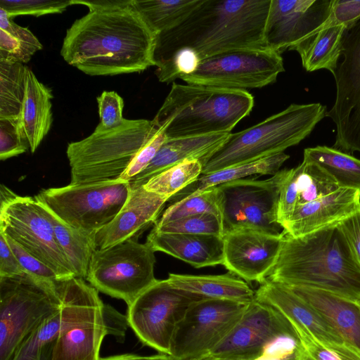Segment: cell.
<instances>
[{
	"instance_id": "cell-23",
	"label": "cell",
	"mask_w": 360,
	"mask_h": 360,
	"mask_svg": "<svg viewBox=\"0 0 360 360\" xmlns=\"http://www.w3.org/2000/svg\"><path fill=\"white\" fill-rule=\"evenodd\" d=\"M340 188L336 181L316 163L303 160L287 169L281 185L278 221L283 227L294 211Z\"/></svg>"
},
{
	"instance_id": "cell-52",
	"label": "cell",
	"mask_w": 360,
	"mask_h": 360,
	"mask_svg": "<svg viewBox=\"0 0 360 360\" xmlns=\"http://www.w3.org/2000/svg\"><path fill=\"white\" fill-rule=\"evenodd\" d=\"M154 357L153 356H141L133 354H124L108 357L100 358L99 360H152Z\"/></svg>"
},
{
	"instance_id": "cell-29",
	"label": "cell",
	"mask_w": 360,
	"mask_h": 360,
	"mask_svg": "<svg viewBox=\"0 0 360 360\" xmlns=\"http://www.w3.org/2000/svg\"><path fill=\"white\" fill-rule=\"evenodd\" d=\"M289 158L288 155L282 152L255 161L229 167L210 174H201L197 180L171 198L168 202L172 204L207 188L252 175L273 176L280 170L281 165Z\"/></svg>"
},
{
	"instance_id": "cell-10",
	"label": "cell",
	"mask_w": 360,
	"mask_h": 360,
	"mask_svg": "<svg viewBox=\"0 0 360 360\" xmlns=\"http://www.w3.org/2000/svg\"><path fill=\"white\" fill-rule=\"evenodd\" d=\"M155 264V251L150 245L131 238L97 249L86 280L98 292L122 300L129 306L157 281Z\"/></svg>"
},
{
	"instance_id": "cell-50",
	"label": "cell",
	"mask_w": 360,
	"mask_h": 360,
	"mask_svg": "<svg viewBox=\"0 0 360 360\" xmlns=\"http://www.w3.org/2000/svg\"><path fill=\"white\" fill-rule=\"evenodd\" d=\"M72 4L86 6L89 11L98 9H105L131 4L133 0H72Z\"/></svg>"
},
{
	"instance_id": "cell-26",
	"label": "cell",
	"mask_w": 360,
	"mask_h": 360,
	"mask_svg": "<svg viewBox=\"0 0 360 360\" xmlns=\"http://www.w3.org/2000/svg\"><path fill=\"white\" fill-rule=\"evenodd\" d=\"M289 288L318 311L360 354V302L316 288Z\"/></svg>"
},
{
	"instance_id": "cell-39",
	"label": "cell",
	"mask_w": 360,
	"mask_h": 360,
	"mask_svg": "<svg viewBox=\"0 0 360 360\" xmlns=\"http://www.w3.org/2000/svg\"><path fill=\"white\" fill-rule=\"evenodd\" d=\"M153 229L160 233L214 235L223 237L221 218L212 214L185 217L163 224H155Z\"/></svg>"
},
{
	"instance_id": "cell-12",
	"label": "cell",
	"mask_w": 360,
	"mask_h": 360,
	"mask_svg": "<svg viewBox=\"0 0 360 360\" xmlns=\"http://www.w3.org/2000/svg\"><path fill=\"white\" fill-rule=\"evenodd\" d=\"M284 71L280 53L266 49H242L202 60L193 72L179 79L191 84L245 90L274 83Z\"/></svg>"
},
{
	"instance_id": "cell-5",
	"label": "cell",
	"mask_w": 360,
	"mask_h": 360,
	"mask_svg": "<svg viewBox=\"0 0 360 360\" xmlns=\"http://www.w3.org/2000/svg\"><path fill=\"white\" fill-rule=\"evenodd\" d=\"M160 130L153 120L124 118L109 129L98 124L89 136L68 145L70 184L119 180Z\"/></svg>"
},
{
	"instance_id": "cell-36",
	"label": "cell",
	"mask_w": 360,
	"mask_h": 360,
	"mask_svg": "<svg viewBox=\"0 0 360 360\" xmlns=\"http://www.w3.org/2000/svg\"><path fill=\"white\" fill-rule=\"evenodd\" d=\"M60 320V309L20 344L11 360H53Z\"/></svg>"
},
{
	"instance_id": "cell-33",
	"label": "cell",
	"mask_w": 360,
	"mask_h": 360,
	"mask_svg": "<svg viewBox=\"0 0 360 360\" xmlns=\"http://www.w3.org/2000/svg\"><path fill=\"white\" fill-rule=\"evenodd\" d=\"M202 0H134V6L157 34L181 24Z\"/></svg>"
},
{
	"instance_id": "cell-49",
	"label": "cell",
	"mask_w": 360,
	"mask_h": 360,
	"mask_svg": "<svg viewBox=\"0 0 360 360\" xmlns=\"http://www.w3.org/2000/svg\"><path fill=\"white\" fill-rule=\"evenodd\" d=\"M104 313L108 335L123 339L129 326L127 317L108 304H105Z\"/></svg>"
},
{
	"instance_id": "cell-42",
	"label": "cell",
	"mask_w": 360,
	"mask_h": 360,
	"mask_svg": "<svg viewBox=\"0 0 360 360\" xmlns=\"http://www.w3.org/2000/svg\"><path fill=\"white\" fill-rule=\"evenodd\" d=\"M96 99L99 124L106 129L119 126L124 119L122 116L124 105L123 98L115 91H104Z\"/></svg>"
},
{
	"instance_id": "cell-21",
	"label": "cell",
	"mask_w": 360,
	"mask_h": 360,
	"mask_svg": "<svg viewBox=\"0 0 360 360\" xmlns=\"http://www.w3.org/2000/svg\"><path fill=\"white\" fill-rule=\"evenodd\" d=\"M168 198L146 190L131 189L129 197L116 217L95 235L97 249H104L131 239L157 218Z\"/></svg>"
},
{
	"instance_id": "cell-6",
	"label": "cell",
	"mask_w": 360,
	"mask_h": 360,
	"mask_svg": "<svg viewBox=\"0 0 360 360\" xmlns=\"http://www.w3.org/2000/svg\"><path fill=\"white\" fill-rule=\"evenodd\" d=\"M326 112L319 103H292L259 123L231 134L206 161L202 174L283 152L308 136Z\"/></svg>"
},
{
	"instance_id": "cell-16",
	"label": "cell",
	"mask_w": 360,
	"mask_h": 360,
	"mask_svg": "<svg viewBox=\"0 0 360 360\" xmlns=\"http://www.w3.org/2000/svg\"><path fill=\"white\" fill-rule=\"evenodd\" d=\"M288 338L299 339L290 323L255 299L219 344L191 360H258L276 342Z\"/></svg>"
},
{
	"instance_id": "cell-15",
	"label": "cell",
	"mask_w": 360,
	"mask_h": 360,
	"mask_svg": "<svg viewBox=\"0 0 360 360\" xmlns=\"http://www.w3.org/2000/svg\"><path fill=\"white\" fill-rule=\"evenodd\" d=\"M248 305L219 299L194 301L176 326L169 356L191 360L207 353L233 328Z\"/></svg>"
},
{
	"instance_id": "cell-43",
	"label": "cell",
	"mask_w": 360,
	"mask_h": 360,
	"mask_svg": "<svg viewBox=\"0 0 360 360\" xmlns=\"http://www.w3.org/2000/svg\"><path fill=\"white\" fill-rule=\"evenodd\" d=\"M5 236L13 252L26 273L44 281L53 283L60 281L55 272L48 266L26 252L11 238L6 235Z\"/></svg>"
},
{
	"instance_id": "cell-35",
	"label": "cell",
	"mask_w": 360,
	"mask_h": 360,
	"mask_svg": "<svg viewBox=\"0 0 360 360\" xmlns=\"http://www.w3.org/2000/svg\"><path fill=\"white\" fill-rule=\"evenodd\" d=\"M27 65L0 61V119H20L25 95Z\"/></svg>"
},
{
	"instance_id": "cell-13",
	"label": "cell",
	"mask_w": 360,
	"mask_h": 360,
	"mask_svg": "<svg viewBox=\"0 0 360 360\" xmlns=\"http://www.w3.org/2000/svg\"><path fill=\"white\" fill-rule=\"evenodd\" d=\"M0 231L52 269L60 281L75 277L58 243L47 209L34 197L18 195L1 210Z\"/></svg>"
},
{
	"instance_id": "cell-44",
	"label": "cell",
	"mask_w": 360,
	"mask_h": 360,
	"mask_svg": "<svg viewBox=\"0 0 360 360\" xmlns=\"http://www.w3.org/2000/svg\"><path fill=\"white\" fill-rule=\"evenodd\" d=\"M166 139L163 129L160 127L157 135L141 150L120 179L129 182L143 172L153 160Z\"/></svg>"
},
{
	"instance_id": "cell-31",
	"label": "cell",
	"mask_w": 360,
	"mask_h": 360,
	"mask_svg": "<svg viewBox=\"0 0 360 360\" xmlns=\"http://www.w3.org/2000/svg\"><path fill=\"white\" fill-rule=\"evenodd\" d=\"M47 210L58 243L72 266L75 277L86 279L91 257L97 250L96 234L72 228Z\"/></svg>"
},
{
	"instance_id": "cell-53",
	"label": "cell",
	"mask_w": 360,
	"mask_h": 360,
	"mask_svg": "<svg viewBox=\"0 0 360 360\" xmlns=\"http://www.w3.org/2000/svg\"><path fill=\"white\" fill-rule=\"evenodd\" d=\"M152 360H173L169 355L159 354L154 355Z\"/></svg>"
},
{
	"instance_id": "cell-38",
	"label": "cell",
	"mask_w": 360,
	"mask_h": 360,
	"mask_svg": "<svg viewBox=\"0 0 360 360\" xmlns=\"http://www.w3.org/2000/svg\"><path fill=\"white\" fill-rule=\"evenodd\" d=\"M212 214L221 218L217 186L171 204L155 224H163L182 217Z\"/></svg>"
},
{
	"instance_id": "cell-32",
	"label": "cell",
	"mask_w": 360,
	"mask_h": 360,
	"mask_svg": "<svg viewBox=\"0 0 360 360\" xmlns=\"http://www.w3.org/2000/svg\"><path fill=\"white\" fill-rule=\"evenodd\" d=\"M303 160L317 164L340 188L360 191V160L333 147L317 146L304 150Z\"/></svg>"
},
{
	"instance_id": "cell-18",
	"label": "cell",
	"mask_w": 360,
	"mask_h": 360,
	"mask_svg": "<svg viewBox=\"0 0 360 360\" xmlns=\"http://www.w3.org/2000/svg\"><path fill=\"white\" fill-rule=\"evenodd\" d=\"M334 0H271L264 32L265 49L295 51L330 19Z\"/></svg>"
},
{
	"instance_id": "cell-22",
	"label": "cell",
	"mask_w": 360,
	"mask_h": 360,
	"mask_svg": "<svg viewBox=\"0 0 360 360\" xmlns=\"http://www.w3.org/2000/svg\"><path fill=\"white\" fill-rule=\"evenodd\" d=\"M360 207V191L340 188L297 208L283 225L284 232L298 238L340 222Z\"/></svg>"
},
{
	"instance_id": "cell-19",
	"label": "cell",
	"mask_w": 360,
	"mask_h": 360,
	"mask_svg": "<svg viewBox=\"0 0 360 360\" xmlns=\"http://www.w3.org/2000/svg\"><path fill=\"white\" fill-rule=\"evenodd\" d=\"M255 299L279 312L295 331H304L326 349L344 360H360L331 325L292 289L266 279L255 291Z\"/></svg>"
},
{
	"instance_id": "cell-51",
	"label": "cell",
	"mask_w": 360,
	"mask_h": 360,
	"mask_svg": "<svg viewBox=\"0 0 360 360\" xmlns=\"http://www.w3.org/2000/svg\"><path fill=\"white\" fill-rule=\"evenodd\" d=\"M18 195L13 193L4 184L0 186V210L4 209L10 202L14 200Z\"/></svg>"
},
{
	"instance_id": "cell-30",
	"label": "cell",
	"mask_w": 360,
	"mask_h": 360,
	"mask_svg": "<svg viewBox=\"0 0 360 360\" xmlns=\"http://www.w3.org/2000/svg\"><path fill=\"white\" fill-rule=\"evenodd\" d=\"M347 27L330 20L314 36L295 49L308 72L326 69L334 75L342 55Z\"/></svg>"
},
{
	"instance_id": "cell-25",
	"label": "cell",
	"mask_w": 360,
	"mask_h": 360,
	"mask_svg": "<svg viewBox=\"0 0 360 360\" xmlns=\"http://www.w3.org/2000/svg\"><path fill=\"white\" fill-rule=\"evenodd\" d=\"M146 243L155 252H162L195 268L223 264V237L160 233L152 229Z\"/></svg>"
},
{
	"instance_id": "cell-9",
	"label": "cell",
	"mask_w": 360,
	"mask_h": 360,
	"mask_svg": "<svg viewBox=\"0 0 360 360\" xmlns=\"http://www.w3.org/2000/svg\"><path fill=\"white\" fill-rule=\"evenodd\" d=\"M130 191L119 179L43 189L34 198L65 224L96 234L116 217Z\"/></svg>"
},
{
	"instance_id": "cell-24",
	"label": "cell",
	"mask_w": 360,
	"mask_h": 360,
	"mask_svg": "<svg viewBox=\"0 0 360 360\" xmlns=\"http://www.w3.org/2000/svg\"><path fill=\"white\" fill-rule=\"evenodd\" d=\"M231 132L167 139L148 167L131 179V189L143 186L150 179L186 160H198L202 166L228 139Z\"/></svg>"
},
{
	"instance_id": "cell-14",
	"label": "cell",
	"mask_w": 360,
	"mask_h": 360,
	"mask_svg": "<svg viewBox=\"0 0 360 360\" xmlns=\"http://www.w3.org/2000/svg\"><path fill=\"white\" fill-rule=\"evenodd\" d=\"M195 295L157 280L127 306V320L139 340L160 354L169 355L176 326Z\"/></svg>"
},
{
	"instance_id": "cell-40",
	"label": "cell",
	"mask_w": 360,
	"mask_h": 360,
	"mask_svg": "<svg viewBox=\"0 0 360 360\" xmlns=\"http://www.w3.org/2000/svg\"><path fill=\"white\" fill-rule=\"evenodd\" d=\"M72 5V0H0V8L4 10L11 19L22 15L39 17L62 13Z\"/></svg>"
},
{
	"instance_id": "cell-8",
	"label": "cell",
	"mask_w": 360,
	"mask_h": 360,
	"mask_svg": "<svg viewBox=\"0 0 360 360\" xmlns=\"http://www.w3.org/2000/svg\"><path fill=\"white\" fill-rule=\"evenodd\" d=\"M56 283L27 273L0 277V360L61 307Z\"/></svg>"
},
{
	"instance_id": "cell-1",
	"label": "cell",
	"mask_w": 360,
	"mask_h": 360,
	"mask_svg": "<svg viewBox=\"0 0 360 360\" xmlns=\"http://www.w3.org/2000/svg\"><path fill=\"white\" fill-rule=\"evenodd\" d=\"M157 34L131 4L90 11L67 30L60 55L91 76L141 72L155 66Z\"/></svg>"
},
{
	"instance_id": "cell-45",
	"label": "cell",
	"mask_w": 360,
	"mask_h": 360,
	"mask_svg": "<svg viewBox=\"0 0 360 360\" xmlns=\"http://www.w3.org/2000/svg\"><path fill=\"white\" fill-rule=\"evenodd\" d=\"M330 20L347 30L360 20V0H334Z\"/></svg>"
},
{
	"instance_id": "cell-46",
	"label": "cell",
	"mask_w": 360,
	"mask_h": 360,
	"mask_svg": "<svg viewBox=\"0 0 360 360\" xmlns=\"http://www.w3.org/2000/svg\"><path fill=\"white\" fill-rule=\"evenodd\" d=\"M338 226L360 266V207L338 222Z\"/></svg>"
},
{
	"instance_id": "cell-47",
	"label": "cell",
	"mask_w": 360,
	"mask_h": 360,
	"mask_svg": "<svg viewBox=\"0 0 360 360\" xmlns=\"http://www.w3.org/2000/svg\"><path fill=\"white\" fill-rule=\"evenodd\" d=\"M301 345L300 360H344L304 331H296Z\"/></svg>"
},
{
	"instance_id": "cell-4",
	"label": "cell",
	"mask_w": 360,
	"mask_h": 360,
	"mask_svg": "<svg viewBox=\"0 0 360 360\" xmlns=\"http://www.w3.org/2000/svg\"><path fill=\"white\" fill-rule=\"evenodd\" d=\"M254 106L246 90L172 83L153 119L167 139L230 132Z\"/></svg>"
},
{
	"instance_id": "cell-27",
	"label": "cell",
	"mask_w": 360,
	"mask_h": 360,
	"mask_svg": "<svg viewBox=\"0 0 360 360\" xmlns=\"http://www.w3.org/2000/svg\"><path fill=\"white\" fill-rule=\"evenodd\" d=\"M51 90L27 66L25 95L20 124L31 153H34L51 129L53 122Z\"/></svg>"
},
{
	"instance_id": "cell-17",
	"label": "cell",
	"mask_w": 360,
	"mask_h": 360,
	"mask_svg": "<svg viewBox=\"0 0 360 360\" xmlns=\"http://www.w3.org/2000/svg\"><path fill=\"white\" fill-rule=\"evenodd\" d=\"M341 56L343 60L333 75L335 102L326 116L336 127L333 148L352 155L360 153V20L346 30Z\"/></svg>"
},
{
	"instance_id": "cell-11",
	"label": "cell",
	"mask_w": 360,
	"mask_h": 360,
	"mask_svg": "<svg viewBox=\"0 0 360 360\" xmlns=\"http://www.w3.org/2000/svg\"><path fill=\"white\" fill-rule=\"evenodd\" d=\"M285 171L264 180L240 179L217 186L223 236L240 229L283 233L278 207Z\"/></svg>"
},
{
	"instance_id": "cell-48",
	"label": "cell",
	"mask_w": 360,
	"mask_h": 360,
	"mask_svg": "<svg viewBox=\"0 0 360 360\" xmlns=\"http://www.w3.org/2000/svg\"><path fill=\"white\" fill-rule=\"evenodd\" d=\"M26 273L13 252L6 236L0 231V277H9Z\"/></svg>"
},
{
	"instance_id": "cell-28",
	"label": "cell",
	"mask_w": 360,
	"mask_h": 360,
	"mask_svg": "<svg viewBox=\"0 0 360 360\" xmlns=\"http://www.w3.org/2000/svg\"><path fill=\"white\" fill-rule=\"evenodd\" d=\"M167 281L174 288L200 300H227L245 304L255 300V292L250 286L231 273L200 276L170 273Z\"/></svg>"
},
{
	"instance_id": "cell-2",
	"label": "cell",
	"mask_w": 360,
	"mask_h": 360,
	"mask_svg": "<svg viewBox=\"0 0 360 360\" xmlns=\"http://www.w3.org/2000/svg\"><path fill=\"white\" fill-rule=\"evenodd\" d=\"M271 0H202L174 28L157 35L156 68L188 50L200 62L242 49H265L264 32Z\"/></svg>"
},
{
	"instance_id": "cell-37",
	"label": "cell",
	"mask_w": 360,
	"mask_h": 360,
	"mask_svg": "<svg viewBox=\"0 0 360 360\" xmlns=\"http://www.w3.org/2000/svg\"><path fill=\"white\" fill-rule=\"evenodd\" d=\"M202 168L198 160H186L155 176L143 188L169 200L197 180L202 174Z\"/></svg>"
},
{
	"instance_id": "cell-3",
	"label": "cell",
	"mask_w": 360,
	"mask_h": 360,
	"mask_svg": "<svg viewBox=\"0 0 360 360\" xmlns=\"http://www.w3.org/2000/svg\"><path fill=\"white\" fill-rule=\"evenodd\" d=\"M266 278L360 302V266L338 223L298 238L285 233L278 257Z\"/></svg>"
},
{
	"instance_id": "cell-20",
	"label": "cell",
	"mask_w": 360,
	"mask_h": 360,
	"mask_svg": "<svg viewBox=\"0 0 360 360\" xmlns=\"http://www.w3.org/2000/svg\"><path fill=\"white\" fill-rule=\"evenodd\" d=\"M252 229L223 236V266L248 283L264 282L278 257L284 237Z\"/></svg>"
},
{
	"instance_id": "cell-41",
	"label": "cell",
	"mask_w": 360,
	"mask_h": 360,
	"mask_svg": "<svg viewBox=\"0 0 360 360\" xmlns=\"http://www.w3.org/2000/svg\"><path fill=\"white\" fill-rule=\"evenodd\" d=\"M28 148L20 119H0V160H6L18 156Z\"/></svg>"
},
{
	"instance_id": "cell-7",
	"label": "cell",
	"mask_w": 360,
	"mask_h": 360,
	"mask_svg": "<svg viewBox=\"0 0 360 360\" xmlns=\"http://www.w3.org/2000/svg\"><path fill=\"white\" fill-rule=\"evenodd\" d=\"M61 320L53 360H99L108 335L98 291L76 277L58 281Z\"/></svg>"
},
{
	"instance_id": "cell-34",
	"label": "cell",
	"mask_w": 360,
	"mask_h": 360,
	"mask_svg": "<svg viewBox=\"0 0 360 360\" xmlns=\"http://www.w3.org/2000/svg\"><path fill=\"white\" fill-rule=\"evenodd\" d=\"M43 45L27 28L15 23L0 8V61L25 64Z\"/></svg>"
}]
</instances>
